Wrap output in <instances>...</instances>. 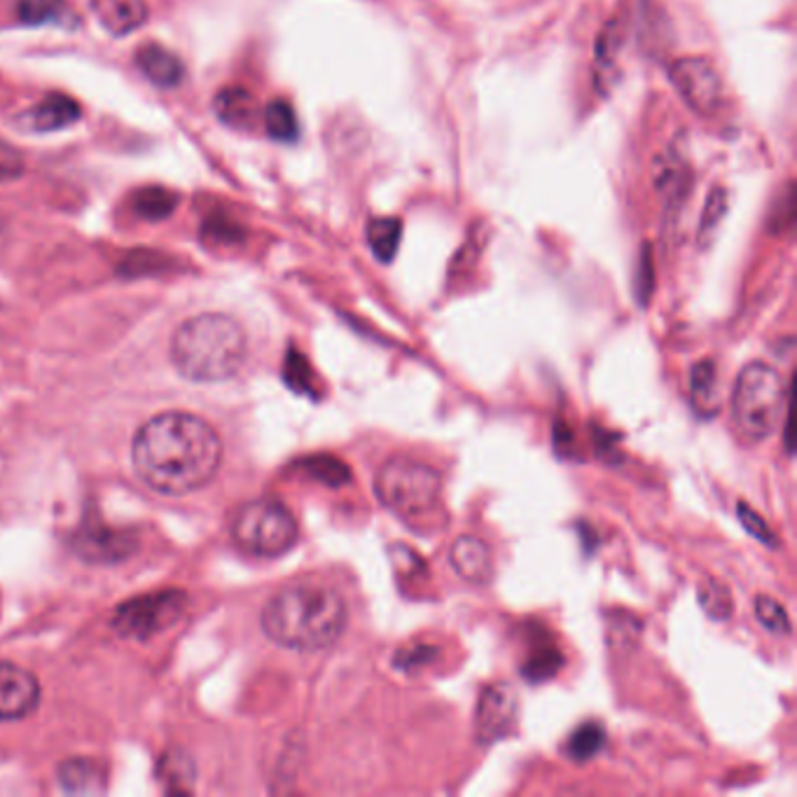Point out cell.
I'll use <instances>...</instances> for the list:
<instances>
[{"label":"cell","instance_id":"6da1fadb","mask_svg":"<svg viewBox=\"0 0 797 797\" xmlns=\"http://www.w3.org/2000/svg\"><path fill=\"white\" fill-rule=\"evenodd\" d=\"M223 440L204 416L162 412L136 431L131 466L159 493L185 496L204 489L221 470Z\"/></svg>","mask_w":797,"mask_h":797},{"label":"cell","instance_id":"7a4b0ae2","mask_svg":"<svg viewBox=\"0 0 797 797\" xmlns=\"http://www.w3.org/2000/svg\"><path fill=\"white\" fill-rule=\"evenodd\" d=\"M261 623L276 646L316 652L340 641L347 627V604L342 594L326 585H293L272 596Z\"/></svg>","mask_w":797,"mask_h":797},{"label":"cell","instance_id":"3957f363","mask_svg":"<svg viewBox=\"0 0 797 797\" xmlns=\"http://www.w3.org/2000/svg\"><path fill=\"white\" fill-rule=\"evenodd\" d=\"M169 353L178 374L190 382H227L246 363V330L227 314H199L176 328Z\"/></svg>","mask_w":797,"mask_h":797},{"label":"cell","instance_id":"277c9868","mask_svg":"<svg viewBox=\"0 0 797 797\" xmlns=\"http://www.w3.org/2000/svg\"><path fill=\"white\" fill-rule=\"evenodd\" d=\"M786 389L779 372L765 363L746 365L732 391V422L742 437L763 443L779 426Z\"/></svg>","mask_w":797,"mask_h":797},{"label":"cell","instance_id":"5b68a950","mask_svg":"<svg viewBox=\"0 0 797 797\" xmlns=\"http://www.w3.org/2000/svg\"><path fill=\"white\" fill-rule=\"evenodd\" d=\"M234 543L255 556H281L300 538L295 514L276 498H255L232 520Z\"/></svg>","mask_w":797,"mask_h":797},{"label":"cell","instance_id":"8992f818","mask_svg":"<svg viewBox=\"0 0 797 797\" xmlns=\"http://www.w3.org/2000/svg\"><path fill=\"white\" fill-rule=\"evenodd\" d=\"M374 491L380 501L403 517L428 512L443 491V477L433 466L395 456L376 472Z\"/></svg>","mask_w":797,"mask_h":797},{"label":"cell","instance_id":"52a82bcc","mask_svg":"<svg viewBox=\"0 0 797 797\" xmlns=\"http://www.w3.org/2000/svg\"><path fill=\"white\" fill-rule=\"evenodd\" d=\"M185 606L188 596L181 589L144 594L119 604L110 615V627L127 639L146 641L171 629L183 617Z\"/></svg>","mask_w":797,"mask_h":797},{"label":"cell","instance_id":"ba28073f","mask_svg":"<svg viewBox=\"0 0 797 797\" xmlns=\"http://www.w3.org/2000/svg\"><path fill=\"white\" fill-rule=\"evenodd\" d=\"M676 92L697 115H713L723 106L725 85L721 73L704 56H686L669 66Z\"/></svg>","mask_w":797,"mask_h":797},{"label":"cell","instance_id":"9c48e42d","mask_svg":"<svg viewBox=\"0 0 797 797\" xmlns=\"http://www.w3.org/2000/svg\"><path fill=\"white\" fill-rule=\"evenodd\" d=\"M517 725V694L508 683L487 686L475 709L477 742L493 744L512 734Z\"/></svg>","mask_w":797,"mask_h":797},{"label":"cell","instance_id":"30bf717a","mask_svg":"<svg viewBox=\"0 0 797 797\" xmlns=\"http://www.w3.org/2000/svg\"><path fill=\"white\" fill-rule=\"evenodd\" d=\"M40 704L35 676L14 662L0 660V723L22 721Z\"/></svg>","mask_w":797,"mask_h":797},{"label":"cell","instance_id":"8fae6325","mask_svg":"<svg viewBox=\"0 0 797 797\" xmlns=\"http://www.w3.org/2000/svg\"><path fill=\"white\" fill-rule=\"evenodd\" d=\"M625 38H627V19L623 14H615L613 19H608L599 38H596L592 77H594V87L599 94H608L615 85L617 73H620Z\"/></svg>","mask_w":797,"mask_h":797},{"label":"cell","instance_id":"7c38bea8","mask_svg":"<svg viewBox=\"0 0 797 797\" xmlns=\"http://www.w3.org/2000/svg\"><path fill=\"white\" fill-rule=\"evenodd\" d=\"M449 562L454 571L472 585H485L493 575L491 550L485 541H480V538L475 535L456 538L449 552Z\"/></svg>","mask_w":797,"mask_h":797},{"label":"cell","instance_id":"4fadbf2b","mask_svg":"<svg viewBox=\"0 0 797 797\" xmlns=\"http://www.w3.org/2000/svg\"><path fill=\"white\" fill-rule=\"evenodd\" d=\"M79 119V104L73 102L71 96L64 94H50L45 96L43 102L35 104L33 108H29L26 113H22L19 117V125L29 131H56V129H66L73 123Z\"/></svg>","mask_w":797,"mask_h":797},{"label":"cell","instance_id":"5bb4252c","mask_svg":"<svg viewBox=\"0 0 797 797\" xmlns=\"http://www.w3.org/2000/svg\"><path fill=\"white\" fill-rule=\"evenodd\" d=\"M56 779L73 795H102L108 790L106 767L94 758H66L56 767Z\"/></svg>","mask_w":797,"mask_h":797},{"label":"cell","instance_id":"9a60e30c","mask_svg":"<svg viewBox=\"0 0 797 797\" xmlns=\"http://www.w3.org/2000/svg\"><path fill=\"white\" fill-rule=\"evenodd\" d=\"M75 543L79 556H85L89 562H117L134 552L131 535H119L117 531L104 529L98 524L79 531Z\"/></svg>","mask_w":797,"mask_h":797},{"label":"cell","instance_id":"2e32d148","mask_svg":"<svg viewBox=\"0 0 797 797\" xmlns=\"http://www.w3.org/2000/svg\"><path fill=\"white\" fill-rule=\"evenodd\" d=\"M136 66L159 87H176L185 77L181 59L157 43H146L136 50Z\"/></svg>","mask_w":797,"mask_h":797},{"label":"cell","instance_id":"e0dca14e","mask_svg":"<svg viewBox=\"0 0 797 797\" xmlns=\"http://www.w3.org/2000/svg\"><path fill=\"white\" fill-rule=\"evenodd\" d=\"M92 8L98 22L113 35H127L141 29L148 19L146 0H94Z\"/></svg>","mask_w":797,"mask_h":797},{"label":"cell","instance_id":"ac0fdd59","mask_svg":"<svg viewBox=\"0 0 797 797\" xmlns=\"http://www.w3.org/2000/svg\"><path fill=\"white\" fill-rule=\"evenodd\" d=\"M690 401L702 416H713L721 410V380L711 361L697 363L690 372Z\"/></svg>","mask_w":797,"mask_h":797},{"label":"cell","instance_id":"d6986e66","mask_svg":"<svg viewBox=\"0 0 797 797\" xmlns=\"http://www.w3.org/2000/svg\"><path fill=\"white\" fill-rule=\"evenodd\" d=\"M157 782L167 793H192L196 772L190 755L181 748H169L157 763Z\"/></svg>","mask_w":797,"mask_h":797},{"label":"cell","instance_id":"ffe728a7","mask_svg":"<svg viewBox=\"0 0 797 797\" xmlns=\"http://www.w3.org/2000/svg\"><path fill=\"white\" fill-rule=\"evenodd\" d=\"M19 19L26 26H75L77 22L66 0H19Z\"/></svg>","mask_w":797,"mask_h":797},{"label":"cell","instance_id":"44dd1931","mask_svg":"<svg viewBox=\"0 0 797 797\" xmlns=\"http://www.w3.org/2000/svg\"><path fill=\"white\" fill-rule=\"evenodd\" d=\"M213 110L230 127H251L255 117V98L244 87H225L215 94Z\"/></svg>","mask_w":797,"mask_h":797},{"label":"cell","instance_id":"7402d4cb","mask_svg":"<svg viewBox=\"0 0 797 797\" xmlns=\"http://www.w3.org/2000/svg\"><path fill=\"white\" fill-rule=\"evenodd\" d=\"M368 244L380 263H391L397 248H401L403 225L397 217H374L365 227Z\"/></svg>","mask_w":797,"mask_h":797},{"label":"cell","instance_id":"603a6c76","mask_svg":"<svg viewBox=\"0 0 797 797\" xmlns=\"http://www.w3.org/2000/svg\"><path fill=\"white\" fill-rule=\"evenodd\" d=\"M178 204V196L167 188H144L134 196V211L146 221H164Z\"/></svg>","mask_w":797,"mask_h":797},{"label":"cell","instance_id":"cb8c5ba5","mask_svg":"<svg viewBox=\"0 0 797 797\" xmlns=\"http://www.w3.org/2000/svg\"><path fill=\"white\" fill-rule=\"evenodd\" d=\"M604 744H606V730L599 723H585L583 727H577L571 734L566 753L575 763H587L604 748Z\"/></svg>","mask_w":797,"mask_h":797},{"label":"cell","instance_id":"d4e9b609","mask_svg":"<svg viewBox=\"0 0 797 797\" xmlns=\"http://www.w3.org/2000/svg\"><path fill=\"white\" fill-rule=\"evenodd\" d=\"M697 599H700V606L713 620H727L734 610L730 589L723 583L713 581V577H704L700 583V587H697Z\"/></svg>","mask_w":797,"mask_h":797},{"label":"cell","instance_id":"484cf974","mask_svg":"<svg viewBox=\"0 0 797 797\" xmlns=\"http://www.w3.org/2000/svg\"><path fill=\"white\" fill-rule=\"evenodd\" d=\"M265 129L276 141H295L297 131H300V125H297L295 110L284 98H276L267 108H265Z\"/></svg>","mask_w":797,"mask_h":797},{"label":"cell","instance_id":"4316f807","mask_svg":"<svg viewBox=\"0 0 797 797\" xmlns=\"http://www.w3.org/2000/svg\"><path fill=\"white\" fill-rule=\"evenodd\" d=\"M686 169L681 162H667V167L660 171V181H657V188H660V194L665 196V206L667 211H679V204L688 196V185H686Z\"/></svg>","mask_w":797,"mask_h":797},{"label":"cell","instance_id":"83f0119b","mask_svg":"<svg viewBox=\"0 0 797 797\" xmlns=\"http://www.w3.org/2000/svg\"><path fill=\"white\" fill-rule=\"evenodd\" d=\"M755 617L772 634H790V617L786 608L767 594L755 596Z\"/></svg>","mask_w":797,"mask_h":797},{"label":"cell","instance_id":"f1b7e54d","mask_svg":"<svg viewBox=\"0 0 797 797\" xmlns=\"http://www.w3.org/2000/svg\"><path fill=\"white\" fill-rule=\"evenodd\" d=\"M725 213H727V192L723 188H715V190H711L706 204H704V213L700 221V242H706V238L715 230H719Z\"/></svg>","mask_w":797,"mask_h":797},{"label":"cell","instance_id":"f546056e","mask_svg":"<svg viewBox=\"0 0 797 797\" xmlns=\"http://www.w3.org/2000/svg\"><path fill=\"white\" fill-rule=\"evenodd\" d=\"M309 470L318 477V480L328 482L332 487L349 482V475H351L349 468L342 461H337V458H311Z\"/></svg>","mask_w":797,"mask_h":797},{"label":"cell","instance_id":"4dcf8cb0","mask_svg":"<svg viewBox=\"0 0 797 797\" xmlns=\"http://www.w3.org/2000/svg\"><path fill=\"white\" fill-rule=\"evenodd\" d=\"M560 665H562V657H560V652H556V650L538 652V655H533L531 660L527 662L524 673H527V679H531V681H545V679H550V676H552L556 669H560Z\"/></svg>","mask_w":797,"mask_h":797},{"label":"cell","instance_id":"1f68e13d","mask_svg":"<svg viewBox=\"0 0 797 797\" xmlns=\"http://www.w3.org/2000/svg\"><path fill=\"white\" fill-rule=\"evenodd\" d=\"M24 169H26L24 155L8 141H0V183L14 181V178L24 173Z\"/></svg>","mask_w":797,"mask_h":797},{"label":"cell","instance_id":"d6a6232c","mask_svg":"<svg viewBox=\"0 0 797 797\" xmlns=\"http://www.w3.org/2000/svg\"><path fill=\"white\" fill-rule=\"evenodd\" d=\"M736 512H740V520H742L744 529H746L753 538H758V541H763V543H767V545H776L774 538H772V529L765 524V520H763V517H761L758 512L751 510L746 503H740Z\"/></svg>","mask_w":797,"mask_h":797},{"label":"cell","instance_id":"836d02e7","mask_svg":"<svg viewBox=\"0 0 797 797\" xmlns=\"http://www.w3.org/2000/svg\"><path fill=\"white\" fill-rule=\"evenodd\" d=\"M204 234H209L211 238H221V242H232L238 234V227L234 223H230L227 217H221V221H206L204 223Z\"/></svg>","mask_w":797,"mask_h":797},{"label":"cell","instance_id":"e575fe53","mask_svg":"<svg viewBox=\"0 0 797 797\" xmlns=\"http://www.w3.org/2000/svg\"><path fill=\"white\" fill-rule=\"evenodd\" d=\"M652 288V257H650V248H644V261H641V297L646 300V295H650Z\"/></svg>","mask_w":797,"mask_h":797}]
</instances>
